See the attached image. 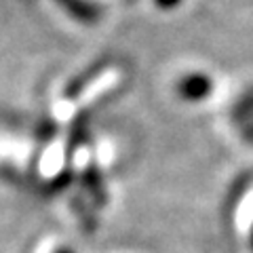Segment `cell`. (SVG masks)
I'll use <instances>...</instances> for the list:
<instances>
[{
	"mask_svg": "<svg viewBox=\"0 0 253 253\" xmlns=\"http://www.w3.org/2000/svg\"><path fill=\"white\" fill-rule=\"evenodd\" d=\"M213 91V81L207 74H188L184 78H179L177 83V93L181 99L186 101H201L205 97H209Z\"/></svg>",
	"mask_w": 253,
	"mask_h": 253,
	"instance_id": "obj_1",
	"label": "cell"
},
{
	"mask_svg": "<svg viewBox=\"0 0 253 253\" xmlns=\"http://www.w3.org/2000/svg\"><path fill=\"white\" fill-rule=\"evenodd\" d=\"M55 253H74V251H72V249H57Z\"/></svg>",
	"mask_w": 253,
	"mask_h": 253,
	"instance_id": "obj_3",
	"label": "cell"
},
{
	"mask_svg": "<svg viewBox=\"0 0 253 253\" xmlns=\"http://www.w3.org/2000/svg\"><path fill=\"white\" fill-rule=\"evenodd\" d=\"M161 6H165V9H171V6H175V4H179V0H156Z\"/></svg>",
	"mask_w": 253,
	"mask_h": 253,
	"instance_id": "obj_2",
	"label": "cell"
},
{
	"mask_svg": "<svg viewBox=\"0 0 253 253\" xmlns=\"http://www.w3.org/2000/svg\"><path fill=\"white\" fill-rule=\"evenodd\" d=\"M251 247H253V230H251Z\"/></svg>",
	"mask_w": 253,
	"mask_h": 253,
	"instance_id": "obj_4",
	"label": "cell"
}]
</instances>
